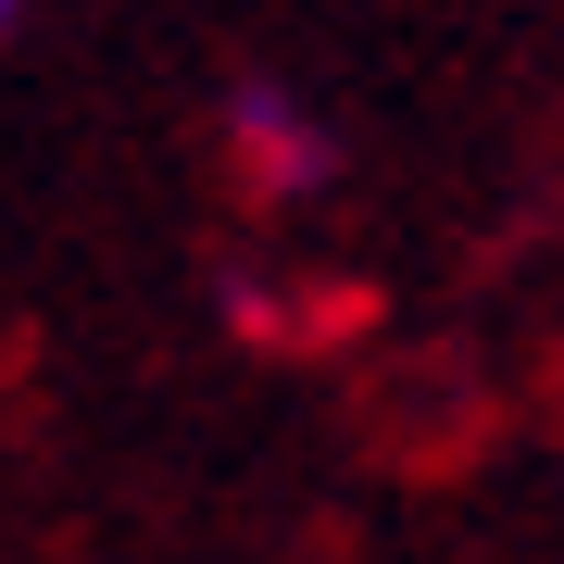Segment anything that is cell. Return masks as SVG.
<instances>
[{"mask_svg": "<svg viewBox=\"0 0 564 564\" xmlns=\"http://www.w3.org/2000/svg\"><path fill=\"white\" fill-rule=\"evenodd\" d=\"M226 163H239L251 202H314L339 176V126H326L289 76H239L226 88Z\"/></svg>", "mask_w": 564, "mask_h": 564, "instance_id": "obj_1", "label": "cell"}, {"mask_svg": "<svg viewBox=\"0 0 564 564\" xmlns=\"http://www.w3.org/2000/svg\"><path fill=\"white\" fill-rule=\"evenodd\" d=\"M13 13H25V0H0V39H13Z\"/></svg>", "mask_w": 564, "mask_h": 564, "instance_id": "obj_2", "label": "cell"}]
</instances>
